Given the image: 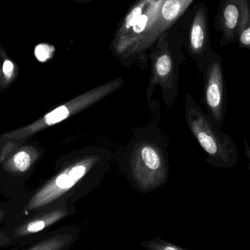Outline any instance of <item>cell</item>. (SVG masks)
<instances>
[{
    "instance_id": "obj_1",
    "label": "cell",
    "mask_w": 250,
    "mask_h": 250,
    "mask_svg": "<svg viewBox=\"0 0 250 250\" xmlns=\"http://www.w3.org/2000/svg\"><path fill=\"white\" fill-rule=\"evenodd\" d=\"M186 113L189 129L207 154V162L217 168L234 167L239 157L233 138L223 132L189 95H187Z\"/></svg>"
},
{
    "instance_id": "obj_2",
    "label": "cell",
    "mask_w": 250,
    "mask_h": 250,
    "mask_svg": "<svg viewBox=\"0 0 250 250\" xmlns=\"http://www.w3.org/2000/svg\"><path fill=\"white\" fill-rule=\"evenodd\" d=\"M200 73L204 75L203 101L207 114L221 128L227 114L228 98L223 70V58L211 51L204 60Z\"/></svg>"
},
{
    "instance_id": "obj_3",
    "label": "cell",
    "mask_w": 250,
    "mask_h": 250,
    "mask_svg": "<svg viewBox=\"0 0 250 250\" xmlns=\"http://www.w3.org/2000/svg\"><path fill=\"white\" fill-rule=\"evenodd\" d=\"M130 170L132 179L144 190L160 186L167 176L161 150L148 142H141L135 146L130 157Z\"/></svg>"
},
{
    "instance_id": "obj_4",
    "label": "cell",
    "mask_w": 250,
    "mask_h": 250,
    "mask_svg": "<svg viewBox=\"0 0 250 250\" xmlns=\"http://www.w3.org/2000/svg\"><path fill=\"white\" fill-rule=\"evenodd\" d=\"M194 0H166L152 24L120 58L139 55L151 46L188 10Z\"/></svg>"
},
{
    "instance_id": "obj_5",
    "label": "cell",
    "mask_w": 250,
    "mask_h": 250,
    "mask_svg": "<svg viewBox=\"0 0 250 250\" xmlns=\"http://www.w3.org/2000/svg\"><path fill=\"white\" fill-rule=\"evenodd\" d=\"M123 85V79L119 78L87 91L48 113L43 118L32 125L29 128V130L26 131V133H32L46 126H51L60 123L70 116L101 101L107 95L117 91Z\"/></svg>"
},
{
    "instance_id": "obj_6",
    "label": "cell",
    "mask_w": 250,
    "mask_h": 250,
    "mask_svg": "<svg viewBox=\"0 0 250 250\" xmlns=\"http://www.w3.org/2000/svg\"><path fill=\"white\" fill-rule=\"evenodd\" d=\"M95 161V157H87L69 166L34 197L31 201V208L49 204L68 192L86 176Z\"/></svg>"
},
{
    "instance_id": "obj_7",
    "label": "cell",
    "mask_w": 250,
    "mask_h": 250,
    "mask_svg": "<svg viewBox=\"0 0 250 250\" xmlns=\"http://www.w3.org/2000/svg\"><path fill=\"white\" fill-rule=\"evenodd\" d=\"M211 43L208 9L205 4L201 3L197 4L192 13L188 38V51L196 60L199 71L204 60L212 51Z\"/></svg>"
},
{
    "instance_id": "obj_8",
    "label": "cell",
    "mask_w": 250,
    "mask_h": 250,
    "mask_svg": "<svg viewBox=\"0 0 250 250\" xmlns=\"http://www.w3.org/2000/svg\"><path fill=\"white\" fill-rule=\"evenodd\" d=\"M241 13V0H220L214 29L220 32V46L236 43Z\"/></svg>"
},
{
    "instance_id": "obj_9",
    "label": "cell",
    "mask_w": 250,
    "mask_h": 250,
    "mask_svg": "<svg viewBox=\"0 0 250 250\" xmlns=\"http://www.w3.org/2000/svg\"><path fill=\"white\" fill-rule=\"evenodd\" d=\"M166 0H152L144 10L141 17L126 34L116 42L112 43L111 48L115 55L121 57L133 46L140 37L152 24Z\"/></svg>"
},
{
    "instance_id": "obj_10",
    "label": "cell",
    "mask_w": 250,
    "mask_h": 250,
    "mask_svg": "<svg viewBox=\"0 0 250 250\" xmlns=\"http://www.w3.org/2000/svg\"><path fill=\"white\" fill-rule=\"evenodd\" d=\"M159 42L155 52L152 53V76L149 89L159 84L163 90L170 89L174 79V64L172 54L166 41V35Z\"/></svg>"
},
{
    "instance_id": "obj_11",
    "label": "cell",
    "mask_w": 250,
    "mask_h": 250,
    "mask_svg": "<svg viewBox=\"0 0 250 250\" xmlns=\"http://www.w3.org/2000/svg\"><path fill=\"white\" fill-rule=\"evenodd\" d=\"M236 43L250 51V0H241V13Z\"/></svg>"
},
{
    "instance_id": "obj_12",
    "label": "cell",
    "mask_w": 250,
    "mask_h": 250,
    "mask_svg": "<svg viewBox=\"0 0 250 250\" xmlns=\"http://www.w3.org/2000/svg\"><path fill=\"white\" fill-rule=\"evenodd\" d=\"M151 1L152 0H138L133 6H132L130 10L125 16L124 19L122 21L120 27L117 29L115 35H114L112 43L116 42L124 36L125 34L129 30V29L135 24L138 19L141 17V15L143 14L144 10L148 7Z\"/></svg>"
},
{
    "instance_id": "obj_13",
    "label": "cell",
    "mask_w": 250,
    "mask_h": 250,
    "mask_svg": "<svg viewBox=\"0 0 250 250\" xmlns=\"http://www.w3.org/2000/svg\"><path fill=\"white\" fill-rule=\"evenodd\" d=\"M18 66L10 58L0 61V87L10 85L18 76Z\"/></svg>"
},
{
    "instance_id": "obj_14",
    "label": "cell",
    "mask_w": 250,
    "mask_h": 250,
    "mask_svg": "<svg viewBox=\"0 0 250 250\" xmlns=\"http://www.w3.org/2000/svg\"><path fill=\"white\" fill-rule=\"evenodd\" d=\"M64 215H65V211H59L53 212L52 214L47 216L45 218L36 220V221L32 222V223L28 224L26 227V232H27V233H37V232L41 231L42 229L45 228V226L57 221L62 217H64Z\"/></svg>"
},
{
    "instance_id": "obj_15",
    "label": "cell",
    "mask_w": 250,
    "mask_h": 250,
    "mask_svg": "<svg viewBox=\"0 0 250 250\" xmlns=\"http://www.w3.org/2000/svg\"><path fill=\"white\" fill-rule=\"evenodd\" d=\"M13 164L19 171H26L30 167V156L25 151H20L13 157Z\"/></svg>"
},
{
    "instance_id": "obj_16",
    "label": "cell",
    "mask_w": 250,
    "mask_h": 250,
    "mask_svg": "<svg viewBox=\"0 0 250 250\" xmlns=\"http://www.w3.org/2000/svg\"><path fill=\"white\" fill-rule=\"evenodd\" d=\"M149 248L151 249L157 250H182V248L175 246L174 245H171L169 243H154L149 245Z\"/></svg>"
},
{
    "instance_id": "obj_17",
    "label": "cell",
    "mask_w": 250,
    "mask_h": 250,
    "mask_svg": "<svg viewBox=\"0 0 250 250\" xmlns=\"http://www.w3.org/2000/svg\"><path fill=\"white\" fill-rule=\"evenodd\" d=\"M8 54H7V51H5L2 45L0 44V61L4 60V59L8 58Z\"/></svg>"
},
{
    "instance_id": "obj_18",
    "label": "cell",
    "mask_w": 250,
    "mask_h": 250,
    "mask_svg": "<svg viewBox=\"0 0 250 250\" xmlns=\"http://www.w3.org/2000/svg\"><path fill=\"white\" fill-rule=\"evenodd\" d=\"M244 142H245V154L249 159V170H250V148L246 139L244 140Z\"/></svg>"
},
{
    "instance_id": "obj_19",
    "label": "cell",
    "mask_w": 250,
    "mask_h": 250,
    "mask_svg": "<svg viewBox=\"0 0 250 250\" xmlns=\"http://www.w3.org/2000/svg\"><path fill=\"white\" fill-rule=\"evenodd\" d=\"M78 2H87V1H93V0H76Z\"/></svg>"
}]
</instances>
